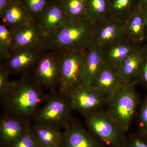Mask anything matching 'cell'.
<instances>
[{
	"label": "cell",
	"instance_id": "cell-1",
	"mask_svg": "<svg viewBox=\"0 0 147 147\" xmlns=\"http://www.w3.org/2000/svg\"><path fill=\"white\" fill-rule=\"evenodd\" d=\"M41 88L34 79L24 78L13 82L9 91L1 99L5 114L28 121L34 117L47 98Z\"/></svg>",
	"mask_w": 147,
	"mask_h": 147
},
{
	"label": "cell",
	"instance_id": "cell-2",
	"mask_svg": "<svg viewBox=\"0 0 147 147\" xmlns=\"http://www.w3.org/2000/svg\"><path fill=\"white\" fill-rule=\"evenodd\" d=\"M95 25L86 18L69 19L45 37V49L60 51L86 50L94 41Z\"/></svg>",
	"mask_w": 147,
	"mask_h": 147
},
{
	"label": "cell",
	"instance_id": "cell-3",
	"mask_svg": "<svg viewBox=\"0 0 147 147\" xmlns=\"http://www.w3.org/2000/svg\"><path fill=\"white\" fill-rule=\"evenodd\" d=\"M137 84V81L125 84L115 92L107 96V111L125 133L137 116L141 104L136 90Z\"/></svg>",
	"mask_w": 147,
	"mask_h": 147
},
{
	"label": "cell",
	"instance_id": "cell-4",
	"mask_svg": "<svg viewBox=\"0 0 147 147\" xmlns=\"http://www.w3.org/2000/svg\"><path fill=\"white\" fill-rule=\"evenodd\" d=\"M89 131L108 147H123L126 133L107 110H98L84 116Z\"/></svg>",
	"mask_w": 147,
	"mask_h": 147
},
{
	"label": "cell",
	"instance_id": "cell-5",
	"mask_svg": "<svg viewBox=\"0 0 147 147\" xmlns=\"http://www.w3.org/2000/svg\"><path fill=\"white\" fill-rule=\"evenodd\" d=\"M86 50H67L60 51V77L59 93L66 94L82 83V70Z\"/></svg>",
	"mask_w": 147,
	"mask_h": 147
},
{
	"label": "cell",
	"instance_id": "cell-6",
	"mask_svg": "<svg viewBox=\"0 0 147 147\" xmlns=\"http://www.w3.org/2000/svg\"><path fill=\"white\" fill-rule=\"evenodd\" d=\"M72 110L67 96L59 93L48 98L34 118L36 123L65 128L71 121L70 115Z\"/></svg>",
	"mask_w": 147,
	"mask_h": 147
},
{
	"label": "cell",
	"instance_id": "cell-7",
	"mask_svg": "<svg viewBox=\"0 0 147 147\" xmlns=\"http://www.w3.org/2000/svg\"><path fill=\"white\" fill-rule=\"evenodd\" d=\"M72 110L84 116L103 109L107 96L93 86L82 83L71 89L67 94Z\"/></svg>",
	"mask_w": 147,
	"mask_h": 147
},
{
	"label": "cell",
	"instance_id": "cell-8",
	"mask_svg": "<svg viewBox=\"0 0 147 147\" xmlns=\"http://www.w3.org/2000/svg\"><path fill=\"white\" fill-rule=\"evenodd\" d=\"M11 30L13 38L12 51L21 48L45 49V37L35 20L31 19Z\"/></svg>",
	"mask_w": 147,
	"mask_h": 147
},
{
	"label": "cell",
	"instance_id": "cell-9",
	"mask_svg": "<svg viewBox=\"0 0 147 147\" xmlns=\"http://www.w3.org/2000/svg\"><path fill=\"white\" fill-rule=\"evenodd\" d=\"M59 55L47 54L40 57L36 63L34 80L41 87L53 89L59 84Z\"/></svg>",
	"mask_w": 147,
	"mask_h": 147
},
{
	"label": "cell",
	"instance_id": "cell-10",
	"mask_svg": "<svg viewBox=\"0 0 147 147\" xmlns=\"http://www.w3.org/2000/svg\"><path fill=\"white\" fill-rule=\"evenodd\" d=\"M126 37L123 22L108 18L95 25L94 42L102 50Z\"/></svg>",
	"mask_w": 147,
	"mask_h": 147
},
{
	"label": "cell",
	"instance_id": "cell-11",
	"mask_svg": "<svg viewBox=\"0 0 147 147\" xmlns=\"http://www.w3.org/2000/svg\"><path fill=\"white\" fill-rule=\"evenodd\" d=\"M69 19L64 9L62 1L52 0L36 22L46 37L59 29Z\"/></svg>",
	"mask_w": 147,
	"mask_h": 147
},
{
	"label": "cell",
	"instance_id": "cell-12",
	"mask_svg": "<svg viewBox=\"0 0 147 147\" xmlns=\"http://www.w3.org/2000/svg\"><path fill=\"white\" fill-rule=\"evenodd\" d=\"M64 129L60 147H105L101 141L79 124L71 121Z\"/></svg>",
	"mask_w": 147,
	"mask_h": 147
},
{
	"label": "cell",
	"instance_id": "cell-13",
	"mask_svg": "<svg viewBox=\"0 0 147 147\" xmlns=\"http://www.w3.org/2000/svg\"><path fill=\"white\" fill-rule=\"evenodd\" d=\"M105 65L102 50L93 42L86 50L82 70V84L92 86L98 74Z\"/></svg>",
	"mask_w": 147,
	"mask_h": 147
},
{
	"label": "cell",
	"instance_id": "cell-14",
	"mask_svg": "<svg viewBox=\"0 0 147 147\" xmlns=\"http://www.w3.org/2000/svg\"><path fill=\"white\" fill-rule=\"evenodd\" d=\"M30 127L28 121L5 114L0 123L1 146H10Z\"/></svg>",
	"mask_w": 147,
	"mask_h": 147
},
{
	"label": "cell",
	"instance_id": "cell-15",
	"mask_svg": "<svg viewBox=\"0 0 147 147\" xmlns=\"http://www.w3.org/2000/svg\"><path fill=\"white\" fill-rule=\"evenodd\" d=\"M147 51V43L142 44L122 62L118 72L125 84L137 81V78Z\"/></svg>",
	"mask_w": 147,
	"mask_h": 147
},
{
	"label": "cell",
	"instance_id": "cell-16",
	"mask_svg": "<svg viewBox=\"0 0 147 147\" xmlns=\"http://www.w3.org/2000/svg\"><path fill=\"white\" fill-rule=\"evenodd\" d=\"M41 50L21 48L12 51L4 66L9 73L26 71L36 64Z\"/></svg>",
	"mask_w": 147,
	"mask_h": 147
},
{
	"label": "cell",
	"instance_id": "cell-17",
	"mask_svg": "<svg viewBox=\"0 0 147 147\" xmlns=\"http://www.w3.org/2000/svg\"><path fill=\"white\" fill-rule=\"evenodd\" d=\"M142 44L126 37L106 47L102 50L105 63L117 69L122 62Z\"/></svg>",
	"mask_w": 147,
	"mask_h": 147
},
{
	"label": "cell",
	"instance_id": "cell-18",
	"mask_svg": "<svg viewBox=\"0 0 147 147\" xmlns=\"http://www.w3.org/2000/svg\"><path fill=\"white\" fill-rule=\"evenodd\" d=\"M124 84L117 69L106 64L98 74L92 86L108 96L120 89Z\"/></svg>",
	"mask_w": 147,
	"mask_h": 147
},
{
	"label": "cell",
	"instance_id": "cell-19",
	"mask_svg": "<svg viewBox=\"0 0 147 147\" xmlns=\"http://www.w3.org/2000/svg\"><path fill=\"white\" fill-rule=\"evenodd\" d=\"M124 26L129 39L140 44L146 40V21L143 8L140 5L124 22Z\"/></svg>",
	"mask_w": 147,
	"mask_h": 147
},
{
	"label": "cell",
	"instance_id": "cell-20",
	"mask_svg": "<svg viewBox=\"0 0 147 147\" xmlns=\"http://www.w3.org/2000/svg\"><path fill=\"white\" fill-rule=\"evenodd\" d=\"M32 130L39 146L60 147L63 139V132L59 129L45 124L36 123Z\"/></svg>",
	"mask_w": 147,
	"mask_h": 147
},
{
	"label": "cell",
	"instance_id": "cell-21",
	"mask_svg": "<svg viewBox=\"0 0 147 147\" xmlns=\"http://www.w3.org/2000/svg\"><path fill=\"white\" fill-rule=\"evenodd\" d=\"M0 17L2 23L11 30L16 28L33 19L29 15L19 0H14L11 3Z\"/></svg>",
	"mask_w": 147,
	"mask_h": 147
},
{
	"label": "cell",
	"instance_id": "cell-22",
	"mask_svg": "<svg viewBox=\"0 0 147 147\" xmlns=\"http://www.w3.org/2000/svg\"><path fill=\"white\" fill-rule=\"evenodd\" d=\"M139 4L138 0H109L108 18L124 23Z\"/></svg>",
	"mask_w": 147,
	"mask_h": 147
},
{
	"label": "cell",
	"instance_id": "cell-23",
	"mask_svg": "<svg viewBox=\"0 0 147 147\" xmlns=\"http://www.w3.org/2000/svg\"><path fill=\"white\" fill-rule=\"evenodd\" d=\"M109 0H86V18L94 25L108 17Z\"/></svg>",
	"mask_w": 147,
	"mask_h": 147
},
{
	"label": "cell",
	"instance_id": "cell-24",
	"mask_svg": "<svg viewBox=\"0 0 147 147\" xmlns=\"http://www.w3.org/2000/svg\"><path fill=\"white\" fill-rule=\"evenodd\" d=\"M13 38L11 30L5 25L0 24V57L1 60H7L12 53Z\"/></svg>",
	"mask_w": 147,
	"mask_h": 147
},
{
	"label": "cell",
	"instance_id": "cell-25",
	"mask_svg": "<svg viewBox=\"0 0 147 147\" xmlns=\"http://www.w3.org/2000/svg\"><path fill=\"white\" fill-rule=\"evenodd\" d=\"M86 0H63L66 13L69 19L86 18Z\"/></svg>",
	"mask_w": 147,
	"mask_h": 147
},
{
	"label": "cell",
	"instance_id": "cell-26",
	"mask_svg": "<svg viewBox=\"0 0 147 147\" xmlns=\"http://www.w3.org/2000/svg\"><path fill=\"white\" fill-rule=\"evenodd\" d=\"M29 15L37 21L52 0H19Z\"/></svg>",
	"mask_w": 147,
	"mask_h": 147
},
{
	"label": "cell",
	"instance_id": "cell-27",
	"mask_svg": "<svg viewBox=\"0 0 147 147\" xmlns=\"http://www.w3.org/2000/svg\"><path fill=\"white\" fill-rule=\"evenodd\" d=\"M137 116L138 125L137 132L147 136V94L140 104Z\"/></svg>",
	"mask_w": 147,
	"mask_h": 147
},
{
	"label": "cell",
	"instance_id": "cell-28",
	"mask_svg": "<svg viewBox=\"0 0 147 147\" xmlns=\"http://www.w3.org/2000/svg\"><path fill=\"white\" fill-rule=\"evenodd\" d=\"M9 147H39L32 131L31 126Z\"/></svg>",
	"mask_w": 147,
	"mask_h": 147
},
{
	"label": "cell",
	"instance_id": "cell-29",
	"mask_svg": "<svg viewBox=\"0 0 147 147\" xmlns=\"http://www.w3.org/2000/svg\"><path fill=\"white\" fill-rule=\"evenodd\" d=\"M123 147H147V136L139 132L126 137Z\"/></svg>",
	"mask_w": 147,
	"mask_h": 147
},
{
	"label": "cell",
	"instance_id": "cell-30",
	"mask_svg": "<svg viewBox=\"0 0 147 147\" xmlns=\"http://www.w3.org/2000/svg\"><path fill=\"white\" fill-rule=\"evenodd\" d=\"M9 73L4 66L1 65L0 68V96L3 98L9 91L13 82L9 80Z\"/></svg>",
	"mask_w": 147,
	"mask_h": 147
},
{
	"label": "cell",
	"instance_id": "cell-31",
	"mask_svg": "<svg viewBox=\"0 0 147 147\" xmlns=\"http://www.w3.org/2000/svg\"><path fill=\"white\" fill-rule=\"evenodd\" d=\"M137 82L147 90V51L137 78Z\"/></svg>",
	"mask_w": 147,
	"mask_h": 147
},
{
	"label": "cell",
	"instance_id": "cell-32",
	"mask_svg": "<svg viewBox=\"0 0 147 147\" xmlns=\"http://www.w3.org/2000/svg\"><path fill=\"white\" fill-rule=\"evenodd\" d=\"M13 1L14 0H0V16Z\"/></svg>",
	"mask_w": 147,
	"mask_h": 147
},
{
	"label": "cell",
	"instance_id": "cell-33",
	"mask_svg": "<svg viewBox=\"0 0 147 147\" xmlns=\"http://www.w3.org/2000/svg\"><path fill=\"white\" fill-rule=\"evenodd\" d=\"M143 8V12L144 15L145 21H146V40L147 42V6Z\"/></svg>",
	"mask_w": 147,
	"mask_h": 147
},
{
	"label": "cell",
	"instance_id": "cell-34",
	"mask_svg": "<svg viewBox=\"0 0 147 147\" xmlns=\"http://www.w3.org/2000/svg\"><path fill=\"white\" fill-rule=\"evenodd\" d=\"M138 3L142 7L147 6V0H138Z\"/></svg>",
	"mask_w": 147,
	"mask_h": 147
},
{
	"label": "cell",
	"instance_id": "cell-35",
	"mask_svg": "<svg viewBox=\"0 0 147 147\" xmlns=\"http://www.w3.org/2000/svg\"><path fill=\"white\" fill-rule=\"evenodd\" d=\"M39 147H41V146H39Z\"/></svg>",
	"mask_w": 147,
	"mask_h": 147
},
{
	"label": "cell",
	"instance_id": "cell-36",
	"mask_svg": "<svg viewBox=\"0 0 147 147\" xmlns=\"http://www.w3.org/2000/svg\"><path fill=\"white\" fill-rule=\"evenodd\" d=\"M57 1H62L63 0H57Z\"/></svg>",
	"mask_w": 147,
	"mask_h": 147
}]
</instances>
